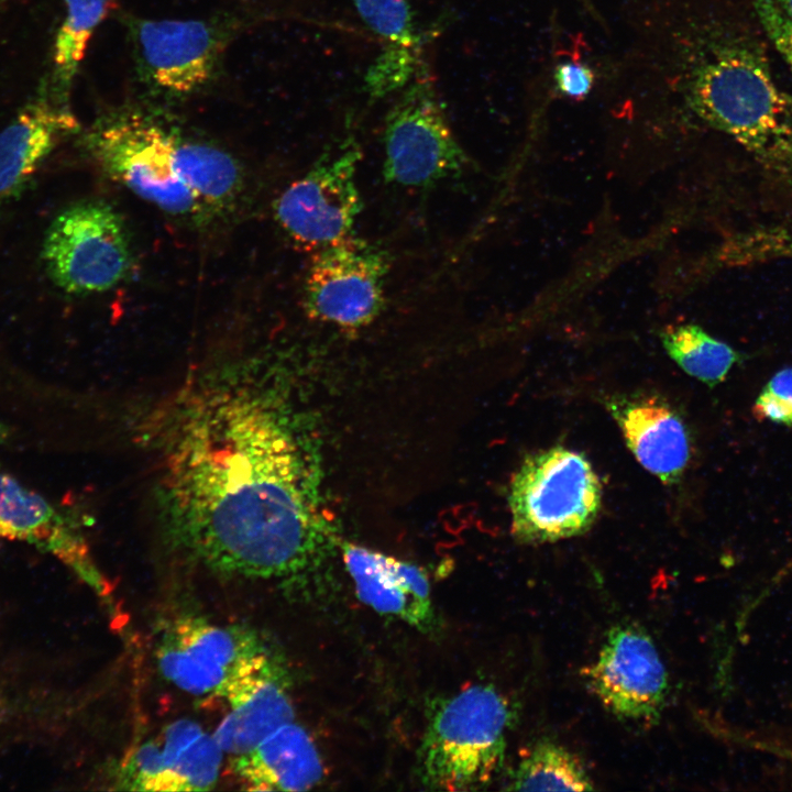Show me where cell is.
<instances>
[{
  "instance_id": "6da1fadb",
  "label": "cell",
  "mask_w": 792,
  "mask_h": 792,
  "mask_svg": "<svg viewBox=\"0 0 792 792\" xmlns=\"http://www.w3.org/2000/svg\"><path fill=\"white\" fill-rule=\"evenodd\" d=\"M188 546L211 569L288 581L322 539L309 518L296 449L264 417L242 418L198 446L186 465Z\"/></svg>"
},
{
  "instance_id": "7a4b0ae2",
  "label": "cell",
  "mask_w": 792,
  "mask_h": 792,
  "mask_svg": "<svg viewBox=\"0 0 792 792\" xmlns=\"http://www.w3.org/2000/svg\"><path fill=\"white\" fill-rule=\"evenodd\" d=\"M86 146L109 177L160 210L195 223L213 219L200 198V139L130 106L99 119Z\"/></svg>"
},
{
  "instance_id": "3957f363",
  "label": "cell",
  "mask_w": 792,
  "mask_h": 792,
  "mask_svg": "<svg viewBox=\"0 0 792 792\" xmlns=\"http://www.w3.org/2000/svg\"><path fill=\"white\" fill-rule=\"evenodd\" d=\"M690 103L706 123L732 136L767 168L792 170V97L754 48H719L695 72Z\"/></svg>"
},
{
  "instance_id": "277c9868",
  "label": "cell",
  "mask_w": 792,
  "mask_h": 792,
  "mask_svg": "<svg viewBox=\"0 0 792 792\" xmlns=\"http://www.w3.org/2000/svg\"><path fill=\"white\" fill-rule=\"evenodd\" d=\"M514 722L507 698L490 684H474L432 703L419 748V774L432 790L484 788L504 765Z\"/></svg>"
},
{
  "instance_id": "5b68a950",
  "label": "cell",
  "mask_w": 792,
  "mask_h": 792,
  "mask_svg": "<svg viewBox=\"0 0 792 792\" xmlns=\"http://www.w3.org/2000/svg\"><path fill=\"white\" fill-rule=\"evenodd\" d=\"M513 536L553 542L587 531L600 513L602 485L581 453L554 447L527 457L509 488Z\"/></svg>"
},
{
  "instance_id": "8992f818",
  "label": "cell",
  "mask_w": 792,
  "mask_h": 792,
  "mask_svg": "<svg viewBox=\"0 0 792 792\" xmlns=\"http://www.w3.org/2000/svg\"><path fill=\"white\" fill-rule=\"evenodd\" d=\"M43 258L53 282L69 294L111 289L125 278L132 265L124 221L103 201L74 204L48 228Z\"/></svg>"
},
{
  "instance_id": "52a82bcc",
  "label": "cell",
  "mask_w": 792,
  "mask_h": 792,
  "mask_svg": "<svg viewBox=\"0 0 792 792\" xmlns=\"http://www.w3.org/2000/svg\"><path fill=\"white\" fill-rule=\"evenodd\" d=\"M125 24L141 80L168 98L190 96L211 80L237 29L229 18L156 21L128 16Z\"/></svg>"
},
{
  "instance_id": "ba28073f",
  "label": "cell",
  "mask_w": 792,
  "mask_h": 792,
  "mask_svg": "<svg viewBox=\"0 0 792 792\" xmlns=\"http://www.w3.org/2000/svg\"><path fill=\"white\" fill-rule=\"evenodd\" d=\"M385 179L408 188H429L455 178L470 161L455 139L428 79L418 78L387 114Z\"/></svg>"
},
{
  "instance_id": "9c48e42d",
  "label": "cell",
  "mask_w": 792,
  "mask_h": 792,
  "mask_svg": "<svg viewBox=\"0 0 792 792\" xmlns=\"http://www.w3.org/2000/svg\"><path fill=\"white\" fill-rule=\"evenodd\" d=\"M388 268L384 250L353 234L328 244L314 252L304 309L310 318L343 329L365 327L384 309Z\"/></svg>"
},
{
  "instance_id": "30bf717a",
  "label": "cell",
  "mask_w": 792,
  "mask_h": 792,
  "mask_svg": "<svg viewBox=\"0 0 792 792\" xmlns=\"http://www.w3.org/2000/svg\"><path fill=\"white\" fill-rule=\"evenodd\" d=\"M360 158L353 145L324 153L275 200V219L297 246L316 252L352 235L362 210Z\"/></svg>"
},
{
  "instance_id": "8fae6325",
  "label": "cell",
  "mask_w": 792,
  "mask_h": 792,
  "mask_svg": "<svg viewBox=\"0 0 792 792\" xmlns=\"http://www.w3.org/2000/svg\"><path fill=\"white\" fill-rule=\"evenodd\" d=\"M586 678L601 703L619 718L653 723L666 705V667L653 640L636 625H618L608 631Z\"/></svg>"
},
{
  "instance_id": "7c38bea8",
  "label": "cell",
  "mask_w": 792,
  "mask_h": 792,
  "mask_svg": "<svg viewBox=\"0 0 792 792\" xmlns=\"http://www.w3.org/2000/svg\"><path fill=\"white\" fill-rule=\"evenodd\" d=\"M289 676L265 648L243 659L219 692L228 713L213 734L221 750L241 756L294 721Z\"/></svg>"
},
{
  "instance_id": "4fadbf2b",
  "label": "cell",
  "mask_w": 792,
  "mask_h": 792,
  "mask_svg": "<svg viewBox=\"0 0 792 792\" xmlns=\"http://www.w3.org/2000/svg\"><path fill=\"white\" fill-rule=\"evenodd\" d=\"M264 648L249 629L185 617L164 630L157 662L162 674L180 690L217 694L243 659Z\"/></svg>"
},
{
  "instance_id": "5bb4252c",
  "label": "cell",
  "mask_w": 792,
  "mask_h": 792,
  "mask_svg": "<svg viewBox=\"0 0 792 792\" xmlns=\"http://www.w3.org/2000/svg\"><path fill=\"white\" fill-rule=\"evenodd\" d=\"M222 752L200 725L180 719L133 749L117 782L132 791H207L218 780Z\"/></svg>"
},
{
  "instance_id": "9a60e30c",
  "label": "cell",
  "mask_w": 792,
  "mask_h": 792,
  "mask_svg": "<svg viewBox=\"0 0 792 792\" xmlns=\"http://www.w3.org/2000/svg\"><path fill=\"white\" fill-rule=\"evenodd\" d=\"M606 406L637 461L664 484L679 482L690 460V440L675 410L646 394L615 396Z\"/></svg>"
},
{
  "instance_id": "2e32d148",
  "label": "cell",
  "mask_w": 792,
  "mask_h": 792,
  "mask_svg": "<svg viewBox=\"0 0 792 792\" xmlns=\"http://www.w3.org/2000/svg\"><path fill=\"white\" fill-rule=\"evenodd\" d=\"M342 556L364 604L420 630L432 627L430 585L419 566L348 542L342 544Z\"/></svg>"
},
{
  "instance_id": "e0dca14e",
  "label": "cell",
  "mask_w": 792,
  "mask_h": 792,
  "mask_svg": "<svg viewBox=\"0 0 792 792\" xmlns=\"http://www.w3.org/2000/svg\"><path fill=\"white\" fill-rule=\"evenodd\" d=\"M77 127L68 102L56 97L45 81L0 132V198L20 190Z\"/></svg>"
},
{
  "instance_id": "ac0fdd59",
  "label": "cell",
  "mask_w": 792,
  "mask_h": 792,
  "mask_svg": "<svg viewBox=\"0 0 792 792\" xmlns=\"http://www.w3.org/2000/svg\"><path fill=\"white\" fill-rule=\"evenodd\" d=\"M232 767L246 789L254 791H305L323 778V765L309 734L294 721L250 751L234 757Z\"/></svg>"
},
{
  "instance_id": "d6986e66",
  "label": "cell",
  "mask_w": 792,
  "mask_h": 792,
  "mask_svg": "<svg viewBox=\"0 0 792 792\" xmlns=\"http://www.w3.org/2000/svg\"><path fill=\"white\" fill-rule=\"evenodd\" d=\"M0 539L22 540L85 570L86 551L70 520L0 470Z\"/></svg>"
},
{
  "instance_id": "ffe728a7",
  "label": "cell",
  "mask_w": 792,
  "mask_h": 792,
  "mask_svg": "<svg viewBox=\"0 0 792 792\" xmlns=\"http://www.w3.org/2000/svg\"><path fill=\"white\" fill-rule=\"evenodd\" d=\"M65 16L53 46V94L68 102L69 90L97 26L113 8V0H65Z\"/></svg>"
},
{
  "instance_id": "44dd1931",
  "label": "cell",
  "mask_w": 792,
  "mask_h": 792,
  "mask_svg": "<svg viewBox=\"0 0 792 792\" xmlns=\"http://www.w3.org/2000/svg\"><path fill=\"white\" fill-rule=\"evenodd\" d=\"M508 790L588 791L593 781L581 760L563 746L542 739L521 758L510 776Z\"/></svg>"
},
{
  "instance_id": "7402d4cb",
  "label": "cell",
  "mask_w": 792,
  "mask_h": 792,
  "mask_svg": "<svg viewBox=\"0 0 792 792\" xmlns=\"http://www.w3.org/2000/svg\"><path fill=\"white\" fill-rule=\"evenodd\" d=\"M669 356L690 376L713 387L740 359L738 352L696 324L669 327L660 334Z\"/></svg>"
},
{
  "instance_id": "603a6c76",
  "label": "cell",
  "mask_w": 792,
  "mask_h": 792,
  "mask_svg": "<svg viewBox=\"0 0 792 792\" xmlns=\"http://www.w3.org/2000/svg\"><path fill=\"white\" fill-rule=\"evenodd\" d=\"M366 25L387 45L419 46L411 9L406 0H353Z\"/></svg>"
},
{
  "instance_id": "cb8c5ba5",
  "label": "cell",
  "mask_w": 792,
  "mask_h": 792,
  "mask_svg": "<svg viewBox=\"0 0 792 792\" xmlns=\"http://www.w3.org/2000/svg\"><path fill=\"white\" fill-rule=\"evenodd\" d=\"M419 46L387 45L365 77L372 97H383L404 87L419 64Z\"/></svg>"
},
{
  "instance_id": "d4e9b609",
  "label": "cell",
  "mask_w": 792,
  "mask_h": 792,
  "mask_svg": "<svg viewBox=\"0 0 792 792\" xmlns=\"http://www.w3.org/2000/svg\"><path fill=\"white\" fill-rule=\"evenodd\" d=\"M752 410L759 419L792 426V367L778 371L767 382Z\"/></svg>"
},
{
  "instance_id": "484cf974",
  "label": "cell",
  "mask_w": 792,
  "mask_h": 792,
  "mask_svg": "<svg viewBox=\"0 0 792 792\" xmlns=\"http://www.w3.org/2000/svg\"><path fill=\"white\" fill-rule=\"evenodd\" d=\"M754 7L762 29L792 72V20L773 0H754Z\"/></svg>"
},
{
  "instance_id": "4316f807",
  "label": "cell",
  "mask_w": 792,
  "mask_h": 792,
  "mask_svg": "<svg viewBox=\"0 0 792 792\" xmlns=\"http://www.w3.org/2000/svg\"><path fill=\"white\" fill-rule=\"evenodd\" d=\"M554 77L561 92L576 99L584 98L590 92L594 81L592 70L587 66L578 63L558 65Z\"/></svg>"
},
{
  "instance_id": "83f0119b",
  "label": "cell",
  "mask_w": 792,
  "mask_h": 792,
  "mask_svg": "<svg viewBox=\"0 0 792 792\" xmlns=\"http://www.w3.org/2000/svg\"><path fill=\"white\" fill-rule=\"evenodd\" d=\"M757 245L761 249H767L769 253L792 255V233H767L757 238Z\"/></svg>"
},
{
  "instance_id": "f1b7e54d",
  "label": "cell",
  "mask_w": 792,
  "mask_h": 792,
  "mask_svg": "<svg viewBox=\"0 0 792 792\" xmlns=\"http://www.w3.org/2000/svg\"><path fill=\"white\" fill-rule=\"evenodd\" d=\"M779 9L792 20V0H773Z\"/></svg>"
},
{
  "instance_id": "f546056e",
  "label": "cell",
  "mask_w": 792,
  "mask_h": 792,
  "mask_svg": "<svg viewBox=\"0 0 792 792\" xmlns=\"http://www.w3.org/2000/svg\"><path fill=\"white\" fill-rule=\"evenodd\" d=\"M8 435H9L8 428L6 426H3L2 424H0V443L4 442L7 440Z\"/></svg>"
}]
</instances>
